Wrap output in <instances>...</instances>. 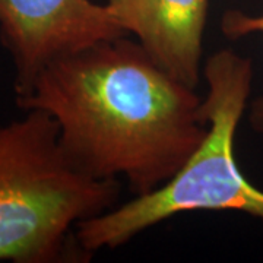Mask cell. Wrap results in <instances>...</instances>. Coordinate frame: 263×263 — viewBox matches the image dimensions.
I'll use <instances>...</instances> for the list:
<instances>
[{
  "instance_id": "2",
  "label": "cell",
  "mask_w": 263,
  "mask_h": 263,
  "mask_svg": "<svg viewBox=\"0 0 263 263\" xmlns=\"http://www.w3.org/2000/svg\"><path fill=\"white\" fill-rule=\"evenodd\" d=\"M208 132L186 164L161 187L79 222L75 245L86 254L114 249L170 216L190 211H237L263 221V190L247 181L234 136L252 89V60L219 50L205 65Z\"/></svg>"
},
{
  "instance_id": "3",
  "label": "cell",
  "mask_w": 263,
  "mask_h": 263,
  "mask_svg": "<svg viewBox=\"0 0 263 263\" xmlns=\"http://www.w3.org/2000/svg\"><path fill=\"white\" fill-rule=\"evenodd\" d=\"M116 180L81 168L41 110L0 127V260L46 263L63 257L72 228L110 211Z\"/></svg>"
},
{
  "instance_id": "5",
  "label": "cell",
  "mask_w": 263,
  "mask_h": 263,
  "mask_svg": "<svg viewBox=\"0 0 263 263\" xmlns=\"http://www.w3.org/2000/svg\"><path fill=\"white\" fill-rule=\"evenodd\" d=\"M107 8L157 65L196 88L208 0H107Z\"/></svg>"
},
{
  "instance_id": "6",
  "label": "cell",
  "mask_w": 263,
  "mask_h": 263,
  "mask_svg": "<svg viewBox=\"0 0 263 263\" xmlns=\"http://www.w3.org/2000/svg\"><path fill=\"white\" fill-rule=\"evenodd\" d=\"M221 29L227 38L237 40L250 34H263V15H246L240 10H227L221 19ZM252 124L256 130L263 132V98L252 107Z\"/></svg>"
},
{
  "instance_id": "1",
  "label": "cell",
  "mask_w": 263,
  "mask_h": 263,
  "mask_svg": "<svg viewBox=\"0 0 263 263\" xmlns=\"http://www.w3.org/2000/svg\"><path fill=\"white\" fill-rule=\"evenodd\" d=\"M16 104L50 114L63 149L84 171L122 176L138 196L167 183L208 132L195 88L124 35L48 62Z\"/></svg>"
},
{
  "instance_id": "4",
  "label": "cell",
  "mask_w": 263,
  "mask_h": 263,
  "mask_svg": "<svg viewBox=\"0 0 263 263\" xmlns=\"http://www.w3.org/2000/svg\"><path fill=\"white\" fill-rule=\"evenodd\" d=\"M126 35L107 5L91 0H0V40L16 67L15 91L57 57Z\"/></svg>"
}]
</instances>
